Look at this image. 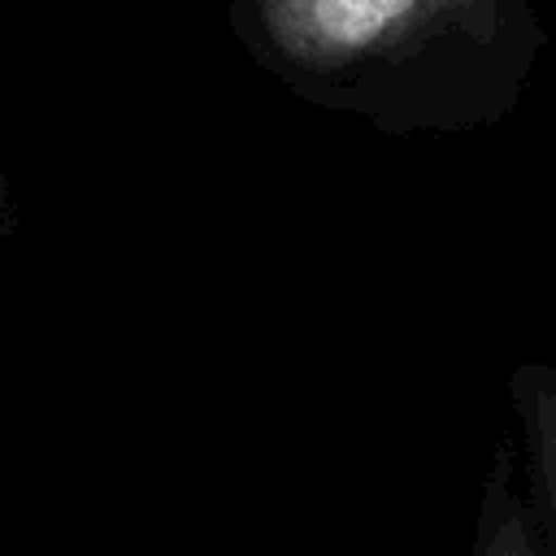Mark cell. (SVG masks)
Here are the masks:
<instances>
[{"instance_id": "obj_2", "label": "cell", "mask_w": 556, "mask_h": 556, "mask_svg": "<svg viewBox=\"0 0 556 556\" xmlns=\"http://www.w3.org/2000/svg\"><path fill=\"white\" fill-rule=\"evenodd\" d=\"M513 400H517V413H521V426L530 439L539 495H543V508H547L552 530H556V374L543 365L517 369Z\"/></svg>"}, {"instance_id": "obj_1", "label": "cell", "mask_w": 556, "mask_h": 556, "mask_svg": "<svg viewBox=\"0 0 556 556\" xmlns=\"http://www.w3.org/2000/svg\"><path fill=\"white\" fill-rule=\"evenodd\" d=\"M491 0H248L256 43L295 74L391 61Z\"/></svg>"}, {"instance_id": "obj_3", "label": "cell", "mask_w": 556, "mask_h": 556, "mask_svg": "<svg viewBox=\"0 0 556 556\" xmlns=\"http://www.w3.org/2000/svg\"><path fill=\"white\" fill-rule=\"evenodd\" d=\"M473 556H539L526 513L517 504V495L508 491V473L504 482L495 478L482 504V521H478V552Z\"/></svg>"}, {"instance_id": "obj_4", "label": "cell", "mask_w": 556, "mask_h": 556, "mask_svg": "<svg viewBox=\"0 0 556 556\" xmlns=\"http://www.w3.org/2000/svg\"><path fill=\"white\" fill-rule=\"evenodd\" d=\"M0 213H4V187H0Z\"/></svg>"}]
</instances>
